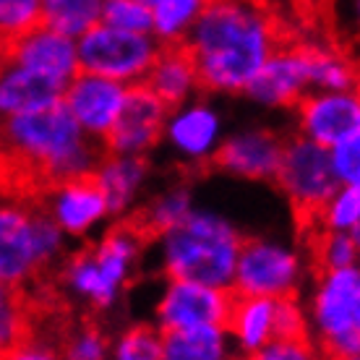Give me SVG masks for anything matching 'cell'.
I'll return each mask as SVG.
<instances>
[{
    "label": "cell",
    "mask_w": 360,
    "mask_h": 360,
    "mask_svg": "<svg viewBox=\"0 0 360 360\" xmlns=\"http://www.w3.org/2000/svg\"><path fill=\"white\" fill-rule=\"evenodd\" d=\"M271 180L288 196L297 235L324 225L326 204L337 193V178L332 172L326 146L316 144L306 136L285 139L277 172Z\"/></svg>",
    "instance_id": "cell-3"
},
{
    "label": "cell",
    "mask_w": 360,
    "mask_h": 360,
    "mask_svg": "<svg viewBox=\"0 0 360 360\" xmlns=\"http://www.w3.org/2000/svg\"><path fill=\"white\" fill-rule=\"evenodd\" d=\"M191 212L188 204V191L175 188L170 193L160 196L157 201H152L149 207H141L139 212H134L131 217H126V222L134 227L139 238L144 240L146 245L154 243L157 238H162L167 230H170L178 219Z\"/></svg>",
    "instance_id": "cell-21"
},
{
    "label": "cell",
    "mask_w": 360,
    "mask_h": 360,
    "mask_svg": "<svg viewBox=\"0 0 360 360\" xmlns=\"http://www.w3.org/2000/svg\"><path fill=\"white\" fill-rule=\"evenodd\" d=\"M271 321H274V297L245 295V292L238 290L227 332H233L238 337V342H240V347H243L248 358H256V352L269 342Z\"/></svg>",
    "instance_id": "cell-19"
},
{
    "label": "cell",
    "mask_w": 360,
    "mask_h": 360,
    "mask_svg": "<svg viewBox=\"0 0 360 360\" xmlns=\"http://www.w3.org/2000/svg\"><path fill=\"white\" fill-rule=\"evenodd\" d=\"M146 170H149V162L144 154H102L94 172L105 191L108 214H117L128 207Z\"/></svg>",
    "instance_id": "cell-18"
},
{
    "label": "cell",
    "mask_w": 360,
    "mask_h": 360,
    "mask_svg": "<svg viewBox=\"0 0 360 360\" xmlns=\"http://www.w3.org/2000/svg\"><path fill=\"white\" fill-rule=\"evenodd\" d=\"M300 34L269 0H204L186 29L196 86L204 91H243L266 58L292 45Z\"/></svg>",
    "instance_id": "cell-1"
},
{
    "label": "cell",
    "mask_w": 360,
    "mask_h": 360,
    "mask_svg": "<svg viewBox=\"0 0 360 360\" xmlns=\"http://www.w3.org/2000/svg\"><path fill=\"white\" fill-rule=\"evenodd\" d=\"M358 214H360V196L358 186H345L342 191H337L332 201L326 204L324 212V225L332 230H350V238L358 240Z\"/></svg>",
    "instance_id": "cell-29"
},
{
    "label": "cell",
    "mask_w": 360,
    "mask_h": 360,
    "mask_svg": "<svg viewBox=\"0 0 360 360\" xmlns=\"http://www.w3.org/2000/svg\"><path fill=\"white\" fill-rule=\"evenodd\" d=\"M47 212L53 214L58 227L73 235L84 233L91 222L108 214V201H105V191L99 186L97 172L84 170L63 180L53 191V196L47 198Z\"/></svg>",
    "instance_id": "cell-15"
},
{
    "label": "cell",
    "mask_w": 360,
    "mask_h": 360,
    "mask_svg": "<svg viewBox=\"0 0 360 360\" xmlns=\"http://www.w3.org/2000/svg\"><path fill=\"white\" fill-rule=\"evenodd\" d=\"M162 358L172 360H214L227 355L225 329L219 326H188V329H160Z\"/></svg>",
    "instance_id": "cell-20"
},
{
    "label": "cell",
    "mask_w": 360,
    "mask_h": 360,
    "mask_svg": "<svg viewBox=\"0 0 360 360\" xmlns=\"http://www.w3.org/2000/svg\"><path fill=\"white\" fill-rule=\"evenodd\" d=\"M162 238L167 279H191L212 288L233 282L240 235L225 219L207 212H188Z\"/></svg>",
    "instance_id": "cell-2"
},
{
    "label": "cell",
    "mask_w": 360,
    "mask_h": 360,
    "mask_svg": "<svg viewBox=\"0 0 360 360\" xmlns=\"http://www.w3.org/2000/svg\"><path fill=\"white\" fill-rule=\"evenodd\" d=\"M115 358L120 360H157L162 358V334L157 326L139 324L128 329L115 347Z\"/></svg>",
    "instance_id": "cell-28"
},
{
    "label": "cell",
    "mask_w": 360,
    "mask_h": 360,
    "mask_svg": "<svg viewBox=\"0 0 360 360\" xmlns=\"http://www.w3.org/2000/svg\"><path fill=\"white\" fill-rule=\"evenodd\" d=\"M99 21L115 29L149 34L152 32V8H146L136 0H102Z\"/></svg>",
    "instance_id": "cell-27"
},
{
    "label": "cell",
    "mask_w": 360,
    "mask_h": 360,
    "mask_svg": "<svg viewBox=\"0 0 360 360\" xmlns=\"http://www.w3.org/2000/svg\"><path fill=\"white\" fill-rule=\"evenodd\" d=\"M235 297H238V290L233 285L212 288L191 279H170V288L157 308L160 329L219 326L227 332Z\"/></svg>",
    "instance_id": "cell-7"
},
{
    "label": "cell",
    "mask_w": 360,
    "mask_h": 360,
    "mask_svg": "<svg viewBox=\"0 0 360 360\" xmlns=\"http://www.w3.org/2000/svg\"><path fill=\"white\" fill-rule=\"evenodd\" d=\"M314 355L316 352L311 342H290V340H269L256 352V358L262 360H303Z\"/></svg>",
    "instance_id": "cell-31"
},
{
    "label": "cell",
    "mask_w": 360,
    "mask_h": 360,
    "mask_svg": "<svg viewBox=\"0 0 360 360\" xmlns=\"http://www.w3.org/2000/svg\"><path fill=\"white\" fill-rule=\"evenodd\" d=\"M39 24V0H0V63H8L11 45Z\"/></svg>",
    "instance_id": "cell-24"
},
{
    "label": "cell",
    "mask_w": 360,
    "mask_h": 360,
    "mask_svg": "<svg viewBox=\"0 0 360 360\" xmlns=\"http://www.w3.org/2000/svg\"><path fill=\"white\" fill-rule=\"evenodd\" d=\"M295 45V42H292ZM288 45L285 50L269 55L266 63L251 76L245 89L256 102L274 105V108H295V102L308 89L306 65L295 53V47Z\"/></svg>",
    "instance_id": "cell-16"
},
{
    "label": "cell",
    "mask_w": 360,
    "mask_h": 360,
    "mask_svg": "<svg viewBox=\"0 0 360 360\" xmlns=\"http://www.w3.org/2000/svg\"><path fill=\"white\" fill-rule=\"evenodd\" d=\"M136 3H141V6H146V8H152L157 0H136Z\"/></svg>",
    "instance_id": "cell-32"
},
{
    "label": "cell",
    "mask_w": 360,
    "mask_h": 360,
    "mask_svg": "<svg viewBox=\"0 0 360 360\" xmlns=\"http://www.w3.org/2000/svg\"><path fill=\"white\" fill-rule=\"evenodd\" d=\"M79 71L97 73L112 82H139L157 53V42L149 34L126 32L108 24H91L79 34Z\"/></svg>",
    "instance_id": "cell-5"
},
{
    "label": "cell",
    "mask_w": 360,
    "mask_h": 360,
    "mask_svg": "<svg viewBox=\"0 0 360 360\" xmlns=\"http://www.w3.org/2000/svg\"><path fill=\"white\" fill-rule=\"evenodd\" d=\"M108 355V337L99 329V324L86 316H76L71 329L65 334L63 358H79V360H97Z\"/></svg>",
    "instance_id": "cell-26"
},
{
    "label": "cell",
    "mask_w": 360,
    "mask_h": 360,
    "mask_svg": "<svg viewBox=\"0 0 360 360\" xmlns=\"http://www.w3.org/2000/svg\"><path fill=\"white\" fill-rule=\"evenodd\" d=\"M123 94H126V86L120 82L105 79L97 73L76 71L71 82L65 84L63 105L84 131L102 136L117 117Z\"/></svg>",
    "instance_id": "cell-10"
},
{
    "label": "cell",
    "mask_w": 360,
    "mask_h": 360,
    "mask_svg": "<svg viewBox=\"0 0 360 360\" xmlns=\"http://www.w3.org/2000/svg\"><path fill=\"white\" fill-rule=\"evenodd\" d=\"M139 82L162 99V105L170 110V115L183 105L188 91L196 86V68H193V55L186 39H160L152 63L144 71Z\"/></svg>",
    "instance_id": "cell-13"
},
{
    "label": "cell",
    "mask_w": 360,
    "mask_h": 360,
    "mask_svg": "<svg viewBox=\"0 0 360 360\" xmlns=\"http://www.w3.org/2000/svg\"><path fill=\"white\" fill-rule=\"evenodd\" d=\"M39 271L32 233V204H0V285H21Z\"/></svg>",
    "instance_id": "cell-11"
},
{
    "label": "cell",
    "mask_w": 360,
    "mask_h": 360,
    "mask_svg": "<svg viewBox=\"0 0 360 360\" xmlns=\"http://www.w3.org/2000/svg\"><path fill=\"white\" fill-rule=\"evenodd\" d=\"M3 295H6V285H0V300H3Z\"/></svg>",
    "instance_id": "cell-33"
},
{
    "label": "cell",
    "mask_w": 360,
    "mask_h": 360,
    "mask_svg": "<svg viewBox=\"0 0 360 360\" xmlns=\"http://www.w3.org/2000/svg\"><path fill=\"white\" fill-rule=\"evenodd\" d=\"M102 0H39L42 24L65 37L84 34L99 21Z\"/></svg>",
    "instance_id": "cell-22"
},
{
    "label": "cell",
    "mask_w": 360,
    "mask_h": 360,
    "mask_svg": "<svg viewBox=\"0 0 360 360\" xmlns=\"http://www.w3.org/2000/svg\"><path fill=\"white\" fill-rule=\"evenodd\" d=\"M167 115L170 110L162 105V99L141 82H134L126 86L112 126L99 136L102 149L105 154H144L160 141Z\"/></svg>",
    "instance_id": "cell-6"
},
{
    "label": "cell",
    "mask_w": 360,
    "mask_h": 360,
    "mask_svg": "<svg viewBox=\"0 0 360 360\" xmlns=\"http://www.w3.org/2000/svg\"><path fill=\"white\" fill-rule=\"evenodd\" d=\"M297 274L300 264L290 251L264 240L240 238L230 285L245 295L297 297Z\"/></svg>",
    "instance_id": "cell-8"
},
{
    "label": "cell",
    "mask_w": 360,
    "mask_h": 360,
    "mask_svg": "<svg viewBox=\"0 0 360 360\" xmlns=\"http://www.w3.org/2000/svg\"><path fill=\"white\" fill-rule=\"evenodd\" d=\"M204 0H157L152 6V29L160 39H178L193 24Z\"/></svg>",
    "instance_id": "cell-25"
},
{
    "label": "cell",
    "mask_w": 360,
    "mask_h": 360,
    "mask_svg": "<svg viewBox=\"0 0 360 360\" xmlns=\"http://www.w3.org/2000/svg\"><path fill=\"white\" fill-rule=\"evenodd\" d=\"M329 162H332V172L337 180H342L345 186H358L360 183V139L358 134L347 136L342 141H337L334 146H329Z\"/></svg>",
    "instance_id": "cell-30"
},
{
    "label": "cell",
    "mask_w": 360,
    "mask_h": 360,
    "mask_svg": "<svg viewBox=\"0 0 360 360\" xmlns=\"http://www.w3.org/2000/svg\"><path fill=\"white\" fill-rule=\"evenodd\" d=\"M300 131L306 139L321 146H334L360 128L358 91H329V94H303L295 102Z\"/></svg>",
    "instance_id": "cell-9"
},
{
    "label": "cell",
    "mask_w": 360,
    "mask_h": 360,
    "mask_svg": "<svg viewBox=\"0 0 360 360\" xmlns=\"http://www.w3.org/2000/svg\"><path fill=\"white\" fill-rule=\"evenodd\" d=\"M217 128H219V123H217L214 112L198 105V108L175 117L170 134H172V141H175L183 152L198 157V154H204L209 146H212V141H214V136H217Z\"/></svg>",
    "instance_id": "cell-23"
},
{
    "label": "cell",
    "mask_w": 360,
    "mask_h": 360,
    "mask_svg": "<svg viewBox=\"0 0 360 360\" xmlns=\"http://www.w3.org/2000/svg\"><path fill=\"white\" fill-rule=\"evenodd\" d=\"M65 84L68 82L24 68L18 63H3L0 65V115L50 108L63 99Z\"/></svg>",
    "instance_id": "cell-17"
},
{
    "label": "cell",
    "mask_w": 360,
    "mask_h": 360,
    "mask_svg": "<svg viewBox=\"0 0 360 360\" xmlns=\"http://www.w3.org/2000/svg\"><path fill=\"white\" fill-rule=\"evenodd\" d=\"M285 139L271 131L233 136L209 157V170H227L251 180H271L277 172Z\"/></svg>",
    "instance_id": "cell-12"
},
{
    "label": "cell",
    "mask_w": 360,
    "mask_h": 360,
    "mask_svg": "<svg viewBox=\"0 0 360 360\" xmlns=\"http://www.w3.org/2000/svg\"><path fill=\"white\" fill-rule=\"evenodd\" d=\"M8 63H18L32 71L47 73L60 82H71L73 73L79 71V55L73 37H65L55 29L39 24L29 29L24 37H18L11 45Z\"/></svg>",
    "instance_id": "cell-14"
},
{
    "label": "cell",
    "mask_w": 360,
    "mask_h": 360,
    "mask_svg": "<svg viewBox=\"0 0 360 360\" xmlns=\"http://www.w3.org/2000/svg\"><path fill=\"white\" fill-rule=\"evenodd\" d=\"M316 321L321 352L329 358H358L360 352V277L355 266H342L319 279Z\"/></svg>",
    "instance_id": "cell-4"
}]
</instances>
